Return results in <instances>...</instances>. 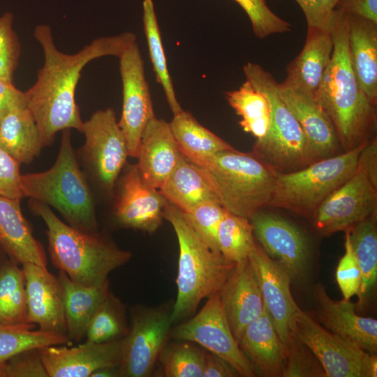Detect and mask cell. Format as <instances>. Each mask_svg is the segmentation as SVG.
<instances>
[{
  "instance_id": "obj_40",
  "label": "cell",
  "mask_w": 377,
  "mask_h": 377,
  "mask_svg": "<svg viewBox=\"0 0 377 377\" xmlns=\"http://www.w3.org/2000/svg\"><path fill=\"white\" fill-rule=\"evenodd\" d=\"M226 212V210L219 202L208 201L199 205L188 212L183 213L206 244L214 251L221 253L217 232Z\"/></svg>"
},
{
  "instance_id": "obj_21",
  "label": "cell",
  "mask_w": 377,
  "mask_h": 377,
  "mask_svg": "<svg viewBox=\"0 0 377 377\" xmlns=\"http://www.w3.org/2000/svg\"><path fill=\"white\" fill-rule=\"evenodd\" d=\"M219 293L229 326L238 343L244 329L265 309L258 281L249 258L235 263Z\"/></svg>"
},
{
  "instance_id": "obj_9",
  "label": "cell",
  "mask_w": 377,
  "mask_h": 377,
  "mask_svg": "<svg viewBox=\"0 0 377 377\" xmlns=\"http://www.w3.org/2000/svg\"><path fill=\"white\" fill-rule=\"evenodd\" d=\"M83 146L79 163L88 181L104 195L112 197L117 182L128 156L125 137L112 108L99 110L84 122Z\"/></svg>"
},
{
  "instance_id": "obj_26",
  "label": "cell",
  "mask_w": 377,
  "mask_h": 377,
  "mask_svg": "<svg viewBox=\"0 0 377 377\" xmlns=\"http://www.w3.org/2000/svg\"><path fill=\"white\" fill-rule=\"evenodd\" d=\"M238 344L253 367L263 376H282L286 346L265 308L262 315L244 329Z\"/></svg>"
},
{
  "instance_id": "obj_17",
  "label": "cell",
  "mask_w": 377,
  "mask_h": 377,
  "mask_svg": "<svg viewBox=\"0 0 377 377\" xmlns=\"http://www.w3.org/2000/svg\"><path fill=\"white\" fill-rule=\"evenodd\" d=\"M257 277L264 306L281 341L290 339V324L299 308L290 291V276L282 266L257 245L249 256Z\"/></svg>"
},
{
  "instance_id": "obj_18",
  "label": "cell",
  "mask_w": 377,
  "mask_h": 377,
  "mask_svg": "<svg viewBox=\"0 0 377 377\" xmlns=\"http://www.w3.org/2000/svg\"><path fill=\"white\" fill-rule=\"evenodd\" d=\"M21 266L25 278L28 323L38 325L43 331L68 337L59 280L47 267L30 263Z\"/></svg>"
},
{
  "instance_id": "obj_50",
  "label": "cell",
  "mask_w": 377,
  "mask_h": 377,
  "mask_svg": "<svg viewBox=\"0 0 377 377\" xmlns=\"http://www.w3.org/2000/svg\"><path fill=\"white\" fill-rule=\"evenodd\" d=\"M239 374L226 360L211 352L205 351L202 377H234Z\"/></svg>"
},
{
  "instance_id": "obj_19",
  "label": "cell",
  "mask_w": 377,
  "mask_h": 377,
  "mask_svg": "<svg viewBox=\"0 0 377 377\" xmlns=\"http://www.w3.org/2000/svg\"><path fill=\"white\" fill-rule=\"evenodd\" d=\"M279 95L303 131L308 165L343 152L333 124L314 98L281 83Z\"/></svg>"
},
{
  "instance_id": "obj_46",
  "label": "cell",
  "mask_w": 377,
  "mask_h": 377,
  "mask_svg": "<svg viewBox=\"0 0 377 377\" xmlns=\"http://www.w3.org/2000/svg\"><path fill=\"white\" fill-rule=\"evenodd\" d=\"M20 164L0 147V195L22 200Z\"/></svg>"
},
{
  "instance_id": "obj_48",
  "label": "cell",
  "mask_w": 377,
  "mask_h": 377,
  "mask_svg": "<svg viewBox=\"0 0 377 377\" xmlns=\"http://www.w3.org/2000/svg\"><path fill=\"white\" fill-rule=\"evenodd\" d=\"M335 8L377 23V0H339Z\"/></svg>"
},
{
  "instance_id": "obj_51",
  "label": "cell",
  "mask_w": 377,
  "mask_h": 377,
  "mask_svg": "<svg viewBox=\"0 0 377 377\" xmlns=\"http://www.w3.org/2000/svg\"><path fill=\"white\" fill-rule=\"evenodd\" d=\"M357 166L362 168L371 182L377 185V139L367 142L360 153Z\"/></svg>"
},
{
  "instance_id": "obj_3",
  "label": "cell",
  "mask_w": 377,
  "mask_h": 377,
  "mask_svg": "<svg viewBox=\"0 0 377 377\" xmlns=\"http://www.w3.org/2000/svg\"><path fill=\"white\" fill-rule=\"evenodd\" d=\"M29 207L47 227L52 264L72 280L94 286L108 280L109 274L127 263L131 252L118 248L97 233L80 231L62 221L50 207L30 199Z\"/></svg>"
},
{
  "instance_id": "obj_53",
  "label": "cell",
  "mask_w": 377,
  "mask_h": 377,
  "mask_svg": "<svg viewBox=\"0 0 377 377\" xmlns=\"http://www.w3.org/2000/svg\"><path fill=\"white\" fill-rule=\"evenodd\" d=\"M7 256L3 251H0V265L2 263L4 258Z\"/></svg>"
},
{
  "instance_id": "obj_42",
  "label": "cell",
  "mask_w": 377,
  "mask_h": 377,
  "mask_svg": "<svg viewBox=\"0 0 377 377\" xmlns=\"http://www.w3.org/2000/svg\"><path fill=\"white\" fill-rule=\"evenodd\" d=\"M13 20L10 12L0 17V79L11 82L20 54V43L13 28Z\"/></svg>"
},
{
  "instance_id": "obj_24",
  "label": "cell",
  "mask_w": 377,
  "mask_h": 377,
  "mask_svg": "<svg viewBox=\"0 0 377 377\" xmlns=\"http://www.w3.org/2000/svg\"><path fill=\"white\" fill-rule=\"evenodd\" d=\"M332 50L330 27H307L304 45L287 66V77L281 84L314 98L331 60Z\"/></svg>"
},
{
  "instance_id": "obj_29",
  "label": "cell",
  "mask_w": 377,
  "mask_h": 377,
  "mask_svg": "<svg viewBox=\"0 0 377 377\" xmlns=\"http://www.w3.org/2000/svg\"><path fill=\"white\" fill-rule=\"evenodd\" d=\"M159 191L184 213L205 202H219L199 168L182 154Z\"/></svg>"
},
{
  "instance_id": "obj_34",
  "label": "cell",
  "mask_w": 377,
  "mask_h": 377,
  "mask_svg": "<svg viewBox=\"0 0 377 377\" xmlns=\"http://www.w3.org/2000/svg\"><path fill=\"white\" fill-rule=\"evenodd\" d=\"M376 214L349 228L353 252L362 274L358 305L362 306L377 279Z\"/></svg>"
},
{
  "instance_id": "obj_41",
  "label": "cell",
  "mask_w": 377,
  "mask_h": 377,
  "mask_svg": "<svg viewBox=\"0 0 377 377\" xmlns=\"http://www.w3.org/2000/svg\"><path fill=\"white\" fill-rule=\"evenodd\" d=\"M248 15L256 37L290 31L291 24L274 13L266 0H235Z\"/></svg>"
},
{
  "instance_id": "obj_33",
  "label": "cell",
  "mask_w": 377,
  "mask_h": 377,
  "mask_svg": "<svg viewBox=\"0 0 377 377\" xmlns=\"http://www.w3.org/2000/svg\"><path fill=\"white\" fill-rule=\"evenodd\" d=\"M229 105L241 117L242 129L260 140L269 128L270 107L267 97L246 80L238 89L226 92Z\"/></svg>"
},
{
  "instance_id": "obj_20",
  "label": "cell",
  "mask_w": 377,
  "mask_h": 377,
  "mask_svg": "<svg viewBox=\"0 0 377 377\" xmlns=\"http://www.w3.org/2000/svg\"><path fill=\"white\" fill-rule=\"evenodd\" d=\"M121 340L106 343L86 340L70 347L52 345L40 348V354L48 377H90L101 367H119Z\"/></svg>"
},
{
  "instance_id": "obj_36",
  "label": "cell",
  "mask_w": 377,
  "mask_h": 377,
  "mask_svg": "<svg viewBox=\"0 0 377 377\" xmlns=\"http://www.w3.org/2000/svg\"><path fill=\"white\" fill-rule=\"evenodd\" d=\"M128 329L122 303L109 290L91 318L85 338L94 343L121 340Z\"/></svg>"
},
{
  "instance_id": "obj_52",
  "label": "cell",
  "mask_w": 377,
  "mask_h": 377,
  "mask_svg": "<svg viewBox=\"0 0 377 377\" xmlns=\"http://www.w3.org/2000/svg\"><path fill=\"white\" fill-rule=\"evenodd\" d=\"M120 376L119 367H104L94 371L90 377H118Z\"/></svg>"
},
{
  "instance_id": "obj_11",
  "label": "cell",
  "mask_w": 377,
  "mask_h": 377,
  "mask_svg": "<svg viewBox=\"0 0 377 377\" xmlns=\"http://www.w3.org/2000/svg\"><path fill=\"white\" fill-rule=\"evenodd\" d=\"M172 322L171 311L137 308L131 313L127 334L121 340L120 376L147 377L165 346Z\"/></svg>"
},
{
  "instance_id": "obj_47",
  "label": "cell",
  "mask_w": 377,
  "mask_h": 377,
  "mask_svg": "<svg viewBox=\"0 0 377 377\" xmlns=\"http://www.w3.org/2000/svg\"><path fill=\"white\" fill-rule=\"evenodd\" d=\"M302 10L307 27L329 28L330 18L339 0H295Z\"/></svg>"
},
{
  "instance_id": "obj_45",
  "label": "cell",
  "mask_w": 377,
  "mask_h": 377,
  "mask_svg": "<svg viewBox=\"0 0 377 377\" xmlns=\"http://www.w3.org/2000/svg\"><path fill=\"white\" fill-rule=\"evenodd\" d=\"M345 232V253L338 264L336 277L343 296V300L348 301L353 296L358 295L362 282V274L353 252L350 230L347 229Z\"/></svg>"
},
{
  "instance_id": "obj_10",
  "label": "cell",
  "mask_w": 377,
  "mask_h": 377,
  "mask_svg": "<svg viewBox=\"0 0 377 377\" xmlns=\"http://www.w3.org/2000/svg\"><path fill=\"white\" fill-rule=\"evenodd\" d=\"M290 333L318 360L326 377H376L377 358L328 330L302 311L295 312Z\"/></svg>"
},
{
  "instance_id": "obj_27",
  "label": "cell",
  "mask_w": 377,
  "mask_h": 377,
  "mask_svg": "<svg viewBox=\"0 0 377 377\" xmlns=\"http://www.w3.org/2000/svg\"><path fill=\"white\" fill-rule=\"evenodd\" d=\"M347 14V13H346ZM348 50L360 89L371 105L377 104V23L347 14Z\"/></svg>"
},
{
  "instance_id": "obj_28",
  "label": "cell",
  "mask_w": 377,
  "mask_h": 377,
  "mask_svg": "<svg viewBox=\"0 0 377 377\" xmlns=\"http://www.w3.org/2000/svg\"><path fill=\"white\" fill-rule=\"evenodd\" d=\"M57 278L63 291L67 335L71 341L80 342L85 338L91 318L109 291V280L87 286L72 280L61 271Z\"/></svg>"
},
{
  "instance_id": "obj_15",
  "label": "cell",
  "mask_w": 377,
  "mask_h": 377,
  "mask_svg": "<svg viewBox=\"0 0 377 377\" xmlns=\"http://www.w3.org/2000/svg\"><path fill=\"white\" fill-rule=\"evenodd\" d=\"M114 216L121 227L154 232L161 225L166 199L148 186L137 164H126L117 182Z\"/></svg>"
},
{
  "instance_id": "obj_31",
  "label": "cell",
  "mask_w": 377,
  "mask_h": 377,
  "mask_svg": "<svg viewBox=\"0 0 377 377\" xmlns=\"http://www.w3.org/2000/svg\"><path fill=\"white\" fill-rule=\"evenodd\" d=\"M0 147L20 165L31 163L40 154L38 128L27 103L13 108L0 119Z\"/></svg>"
},
{
  "instance_id": "obj_14",
  "label": "cell",
  "mask_w": 377,
  "mask_h": 377,
  "mask_svg": "<svg viewBox=\"0 0 377 377\" xmlns=\"http://www.w3.org/2000/svg\"><path fill=\"white\" fill-rule=\"evenodd\" d=\"M119 59L123 105L118 124L125 137L128 156L136 158L142 133L155 114L144 62L136 42Z\"/></svg>"
},
{
  "instance_id": "obj_39",
  "label": "cell",
  "mask_w": 377,
  "mask_h": 377,
  "mask_svg": "<svg viewBox=\"0 0 377 377\" xmlns=\"http://www.w3.org/2000/svg\"><path fill=\"white\" fill-rule=\"evenodd\" d=\"M158 358L167 377H202L205 351L191 343L165 346Z\"/></svg>"
},
{
  "instance_id": "obj_38",
  "label": "cell",
  "mask_w": 377,
  "mask_h": 377,
  "mask_svg": "<svg viewBox=\"0 0 377 377\" xmlns=\"http://www.w3.org/2000/svg\"><path fill=\"white\" fill-rule=\"evenodd\" d=\"M217 240L221 253L234 263L248 258L256 246L249 219L227 211L219 224Z\"/></svg>"
},
{
  "instance_id": "obj_30",
  "label": "cell",
  "mask_w": 377,
  "mask_h": 377,
  "mask_svg": "<svg viewBox=\"0 0 377 377\" xmlns=\"http://www.w3.org/2000/svg\"><path fill=\"white\" fill-rule=\"evenodd\" d=\"M182 154L198 167H203L218 152L234 149L212 131L201 125L187 111L173 114L169 122Z\"/></svg>"
},
{
  "instance_id": "obj_37",
  "label": "cell",
  "mask_w": 377,
  "mask_h": 377,
  "mask_svg": "<svg viewBox=\"0 0 377 377\" xmlns=\"http://www.w3.org/2000/svg\"><path fill=\"white\" fill-rule=\"evenodd\" d=\"M35 327L32 323L0 325V361L25 350L71 343L67 336L35 330Z\"/></svg>"
},
{
  "instance_id": "obj_12",
  "label": "cell",
  "mask_w": 377,
  "mask_h": 377,
  "mask_svg": "<svg viewBox=\"0 0 377 377\" xmlns=\"http://www.w3.org/2000/svg\"><path fill=\"white\" fill-rule=\"evenodd\" d=\"M172 337L197 343L229 363L244 377L254 376V367L235 340L217 292L193 318L175 327Z\"/></svg>"
},
{
  "instance_id": "obj_4",
  "label": "cell",
  "mask_w": 377,
  "mask_h": 377,
  "mask_svg": "<svg viewBox=\"0 0 377 377\" xmlns=\"http://www.w3.org/2000/svg\"><path fill=\"white\" fill-rule=\"evenodd\" d=\"M163 216L172 226L179 247L177 295L171 311L172 322L176 323L195 313L204 298L219 292L235 263L212 250L184 213L168 201Z\"/></svg>"
},
{
  "instance_id": "obj_43",
  "label": "cell",
  "mask_w": 377,
  "mask_h": 377,
  "mask_svg": "<svg viewBox=\"0 0 377 377\" xmlns=\"http://www.w3.org/2000/svg\"><path fill=\"white\" fill-rule=\"evenodd\" d=\"M286 346V359L282 376H325L310 350L290 333Z\"/></svg>"
},
{
  "instance_id": "obj_1",
  "label": "cell",
  "mask_w": 377,
  "mask_h": 377,
  "mask_svg": "<svg viewBox=\"0 0 377 377\" xmlns=\"http://www.w3.org/2000/svg\"><path fill=\"white\" fill-rule=\"evenodd\" d=\"M34 36L43 48L44 65L38 72L36 82L24 94L43 148L53 143L58 131L75 128L82 132L84 121L75 97L83 68L101 57L119 58L136 42V36L132 32H124L101 37L72 54L57 48L48 25L36 26Z\"/></svg>"
},
{
  "instance_id": "obj_23",
  "label": "cell",
  "mask_w": 377,
  "mask_h": 377,
  "mask_svg": "<svg viewBox=\"0 0 377 377\" xmlns=\"http://www.w3.org/2000/svg\"><path fill=\"white\" fill-rule=\"evenodd\" d=\"M317 317L328 330L369 353L377 351V320L357 315L354 304L330 298L321 285L314 291Z\"/></svg>"
},
{
  "instance_id": "obj_54",
  "label": "cell",
  "mask_w": 377,
  "mask_h": 377,
  "mask_svg": "<svg viewBox=\"0 0 377 377\" xmlns=\"http://www.w3.org/2000/svg\"><path fill=\"white\" fill-rule=\"evenodd\" d=\"M3 251V249H2V248H1V246H0V251Z\"/></svg>"
},
{
  "instance_id": "obj_32",
  "label": "cell",
  "mask_w": 377,
  "mask_h": 377,
  "mask_svg": "<svg viewBox=\"0 0 377 377\" xmlns=\"http://www.w3.org/2000/svg\"><path fill=\"white\" fill-rule=\"evenodd\" d=\"M20 265L8 256L0 265V325L28 323L25 278Z\"/></svg>"
},
{
  "instance_id": "obj_22",
  "label": "cell",
  "mask_w": 377,
  "mask_h": 377,
  "mask_svg": "<svg viewBox=\"0 0 377 377\" xmlns=\"http://www.w3.org/2000/svg\"><path fill=\"white\" fill-rule=\"evenodd\" d=\"M181 155L169 122L156 116L151 118L142 133L136 156L146 184L159 190Z\"/></svg>"
},
{
  "instance_id": "obj_2",
  "label": "cell",
  "mask_w": 377,
  "mask_h": 377,
  "mask_svg": "<svg viewBox=\"0 0 377 377\" xmlns=\"http://www.w3.org/2000/svg\"><path fill=\"white\" fill-rule=\"evenodd\" d=\"M330 27L332 54L314 99L331 120L346 151L376 138V107L360 89L351 66L347 14L335 8Z\"/></svg>"
},
{
  "instance_id": "obj_25",
  "label": "cell",
  "mask_w": 377,
  "mask_h": 377,
  "mask_svg": "<svg viewBox=\"0 0 377 377\" xmlns=\"http://www.w3.org/2000/svg\"><path fill=\"white\" fill-rule=\"evenodd\" d=\"M20 200L0 195V246L20 265L30 263L47 267L45 253L22 214Z\"/></svg>"
},
{
  "instance_id": "obj_7",
  "label": "cell",
  "mask_w": 377,
  "mask_h": 377,
  "mask_svg": "<svg viewBox=\"0 0 377 377\" xmlns=\"http://www.w3.org/2000/svg\"><path fill=\"white\" fill-rule=\"evenodd\" d=\"M246 80L267 98L270 120L266 135L256 140L253 152L276 172H291L308 165L306 139L292 112L279 95V83L257 64L244 66Z\"/></svg>"
},
{
  "instance_id": "obj_16",
  "label": "cell",
  "mask_w": 377,
  "mask_h": 377,
  "mask_svg": "<svg viewBox=\"0 0 377 377\" xmlns=\"http://www.w3.org/2000/svg\"><path fill=\"white\" fill-rule=\"evenodd\" d=\"M253 236L264 251L279 263L290 278L301 276L309 260L305 237L298 228L282 217L256 212L249 219Z\"/></svg>"
},
{
  "instance_id": "obj_44",
  "label": "cell",
  "mask_w": 377,
  "mask_h": 377,
  "mask_svg": "<svg viewBox=\"0 0 377 377\" xmlns=\"http://www.w3.org/2000/svg\"><path fill=\"white\" fill-rule=\"evenodd\" d=\"M0 377H48L40 348L25 350L0 361Z\"/></svg>"
},
{
  "instance_id": "obj_35",
  "label": "cell",
  "mask_w": 377,
  "mask_h": 377,
  "mask_svg": "<svg viewBox=\"0 0 377 377\" xmlns=\"http://www.w3.org/2000/svg\"><path fill=\"white\" fill-rule=\"evenodd\" d=\"M142 10L144 31L156 78L163 87L166 101L173 114H175L180 112L183 109L177 101L172 81L168 71L167 59L153 1L144 0Z\"/></svg>"
},
{
  "instance_id": "obj_6",
  "label": "cell",
  "mask_w": 377,
  "mask_h": 377,
  "mask_svg": "<svg viewBox=\"0 0 377 377\" xmlns=\"http://www.w3.org/2000/svg\"><path fill=\"white\" fill-rule=\"evenodd\" d=\"M198 168L227 212L249 219L269 206L277 172L253 151H221Z\"/></svg>"
},
{
  "instance_id": "obj_5",
  "label": "cell",
  "mask_w": 377,
  "mask_h": 377,
  "mask_svg": "<svg viewBox=\"0 0 377 377\" xmlns=\"http://www.w3.org/2000/svg\"><path fill=\"white\" fill-rule=\"evenodd\" d=\"M71 135L70 129L62 131L58 156L50 169L22 175V191L24 198L54 207L69 226L87 233H97L94 195Z\"/></svg>"
},
{
  "instance_id": "obj_8",
  "label": "cell",
  "mask_w": 377,
  "mask_h": 377,
  "mask_svg": "<svg viewBox=\"0 0 377 377\" xmlns=\"http://www.w3.org/2000/svg\"><path fill=\"white\" fill-rule=\"evenodd\" d=\"M365 145L297 171L277 172L269 206L312 219L322 202L355 172Z\"/></svg>"
},
{
  "instance_id": "obj_49",
  "label": "cell",
  "mask_w": 377,
  "mask_h": 377,
  "mask_svg": "<svg viewBox=\"0 0 377 377\" xmlns=\"http://www.w3.org/2000/svg\"><path fill=\"white\" fill-rule=\"evenodd\" d=\"M27 103L24 92L11 81L0 79V119L13 108Z\"/></svg>"
},
{
  "instance_id": "obj_13",
  "label": "cell",
  "mask_w": 377,
  "mask_h": 377,
  "mask_svg": "<svg viewBox=\"0 0 377 377\" xmlns=\"http://www.w3.org/2000/svg\"><path fill=\"white\" fill-rule=\"evenodd\" d=\"M376 210L377 185L357 166L352 176L322 202L312 220L318 232L330 235L376 214Z\"/></svg>"
}]
</instances>
